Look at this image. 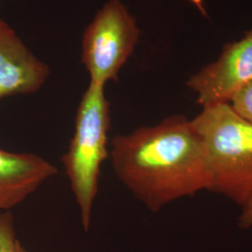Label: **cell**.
Here are the masks:
<instances>
[{"mask_svg": "<svg viewBox=\"0 0 252 252\" xmlns=\"http://www.w3.org/2000/svg\"><path fill=\"white\" fill-rule=\"evenodd\" d=\"M108 157L119 180L153 212L207 189L203 139L182 115L114 136Z\"/></svg>", "mask_w": 252, "mask_h": 252, "instance_id": "obj_1", "label": "cell"}, {"mask_svg": "<svg viewBox=\"0 0 252 252\" xmlns=\"http://www.w3.org/2000/svg\"><path fill=\"white\" fill-rule=\"evenodd\" d=\"M104 88L90 81L78 107L69 147L61 159L86 232L98 191L101 166L109 156L110 111Z\"/></svg>", "mask_w": 252, "mask_h": 252, "instance_id": "obj_3", "label": "cell"}, {"mask_svg": "<svg viewBox=\"0 0 252 252\" xmlns=\"http://www.w3.org/2000/svg\"><path fill=\"white\" fill-rule=\"evenodd\" d=\"M50 68L32 54L0 19V99L33 94L41 88Z\"/></svg>", "mask_w": 252, "mask_h": 252, "instance_id": "obj_6", "label": "cell"}, {"mask_svg": "<svg viewBox=\"0 0 252 252\" xmlns=\"http://www.w3.org/2000/svg\"><path fill=\"white\" fill-rule=\"evenodd\" d=\"M139 37L135 19L120 0H109L87 27L82 41V62L91 81L105 86L132 54Z\"/></svg>", "mask_w": 252, "mask_h": 252, "instance_id": "obj_4", "label": "cell"}, {"mask_svg": "<svg viewBox=\"0 0 252 252\" xmlns=\"http://www.w3.org/2000/svg\"><path fill=\"white\" fill-rule=\"evenodd\" d=\"M58 170L44 158L0 149V212L10 211Z\"/></svg>", "mask_w": 252, "mask_h": 252, "instance_id": "obj_7", "label": "cell"}, {"mask_svg": "<svg viewBox=\"0 0 252 252\" xmlns=\"http://www.w3.org/2000/svg\"><path fill=\"white\" fill-rule=\"evenodd\" d=\"M17 252H30L28 250H27V248L23 245V244L21 243L20 241L18 242V246H17Z\"/></svg>", "mask_w": 252, "mask_h": 252, "instance_id": "obj_12", "label": "cell"}, {"mask_svg": "<svg viewBox=\"0 0 252 252\" xmlns=\"http://www.w3.org/2000/svg\"><path fill=\"white\" fill-rule=\"evenodd\" d=\"M230 102L237 114L252 124V81L236 93Z\"/></svg>", "mask_w": 252, "mask_h": 252, "instance_id": "obj_9", "label": "cell"}, {"mask_svg": "<svg viewBox=\"0 0 252 252\" xmlns=\"http://www.w3.org/2000/svg\"><path fill=\"white\" fill-rule=\"evenodd\" d=\"M238 226L243 229L252 227V198L242 207L238 218Z\"/></svg>", "mask_w": 252, "mask_h": 252, "instance_id": "obj_10", "label": "cell"}, {"mask_svg": "<svg viewBox=\"0 0 252 252\" xmlns=\"http://www.w3.org/2000/svg\"><path fill=\"white\" fill-rule=\"evenodd\" d=\"M191 123L205 147L207 189L243 207L252 198V124L230 103L203 108Z\"/></svg>", "mask_w": 252, "mask_h": 252, "instance_id": "obj_2", "label": "cell"}, {"mask_svg": "<svg viewBox=\"0 0 252 252\" xmlns=\"http://www.w3.org/2000/svg\"><path fill=\"white\" fill-rule=\"evenodd\" d=\"M252 81V30L238 42L227 44L215 63L192 75L187 85L203 108L230 103Z\"/></svg>", "mask_w": 252, "mask_h": 252, "instance_id": "obj_5", "label": "cell"}, {"mask_svg": "<svg viewBox=\"0 0 252 252\" xmlns=\"http://www.w3.org/2000/svg\"><path fill=\"white\" fill-rule=\"evenodd\" d=\"M189 1H190L191 3H193V4L201 10V12H202L204 15H206V10H205L204 7H203V0H189Z\"/></svg>", "mask_w": 252, "mask_h": 252, "instance_id": "obj_11", "label": "cell"}, {"mask_svg": "<svg viewBox=\"0 0 252 252\" xmlns=\"http://www.w3.org/2000/svg\"><path fill=\"white\" fill-rule=\"evenodd\" d=\"M18 242L12 212H0V252H17Z\"/></svg>", "mask_w": 252, "mask_h": 252, "instance_id": "obj_8", "label": "cell"}]
</instances>
